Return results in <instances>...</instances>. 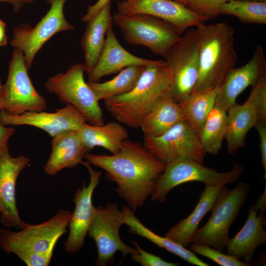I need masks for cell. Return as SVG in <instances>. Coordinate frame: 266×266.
<instances>
[{"label": "cell", "instance_id": "obj_1", "mask_svg": "<svg viewBox=\"0 0 266 266\" xmlns=\"http://www.w3.org/2000/svg\"><path fill=\"white\" fill-rule=\"evenodd\" d=\"M84 158L106 172L109 179L117 184L115 191L134 212L151 195L166 166L144 145L128 139L116 154L87 153Z\"/></svg>", "mask_w": 266, "mask_h": 266}, {"label": "cell", "instance_id": "obj_2", "mask_svg": "<svg viewBox=\"0 0 266 266\" xmlns=\"http://www.w3.org/2000/svg\"><path fill=\"white\" fill-rule=\"evenodd\" d=\"M71 215L70 211L60 209L47 221L25 223L17 232L0 229V248L14 254L28 266H47L57 242L67 231Z\"/></svg>", "mask_w": 266, "mask_h": 266}, {"label": "cell", "instance_id": "obj_3", "mask_svg": "<svg viewBox=\"0 0 266 266\" xmlns=\"http://www.w3.org/2000/svg\"><path fill=\"white\" fill-rule=\"evenodd\" d=\"M199 37V72L192 94L219 88L235 67L234 32L225 22L196 27Z\"/></svg>", "mask_w": 266, "mask_h": 266}, {"label": "cell", "instance_id": "obj_4", "mask_svg": "<svg viewBox=\"0 0 266 266\" xmlns=\"http://www.w3.org/2000/svg\"><path fill=\"white\" fill-rule=\"evenodd\" d=\"M172 72L165 60L147 66L134 88L129 93L104 100L107 110L119 123L134 128L154 104L171 91Z\"/></svg>", "mask_w": 266, "mask_h": 266}, {"label": "cell", "instance_id": "obj_5", "mask_svg": "<svg viewBox=\"0 0 266 266\" xmlns=\"http://www.w3.org/2000/svg\"><path fill=\"white\" fill-rule=\"evenodd\" d=\"M249 184L240 182L233 189L221 187L206 223L196 231L192 243L202 244L222 252L230 239V227L248 195Z\"/></svg>", "mask_w": 266, "mask_h": 266}, {"label": "cell", "instance_id": "obj_6", "mask_svg": "<svg viewBox=\"0 0 266 266\" xmlns=\"http://www.w3.org/2000/svg\"><path fill=\"white\" fill-rule=\"evenodd\" d=\"M112 17L127 43L147 47L163 57L182 35L172 24L153 16L116 13Z\"/></svg>", "mask_w": 266, "mask_h": 266}, {"label": "cell", "instance_id": "obj_7", "mask_svg": "<svg viewBox=\"0 0 266 266\" xmlns=\"http://www.w3.org/2000/svg\"><path fill=\"white\" fill-rule=\"evenodd\" d=\"M244 168L235 163L231 170L219 172L215 169L190 160H179L166 164V168L151 195V200L164 203L168 193L175 187L183 183L199 181L205 185L222 186L237 180Z\"/></svg>", "mask_w": 266, "mask_h": 266}, {"label": "cell", "instance_id": "obj_8", "mask_svg": "<svg viewBox=\"0 0 266 266\" xmlns=\"http://www.w3.org/2000/svg\"><path fill=\"white\" fill-rule=\"evenodd\" d=\"M83 63L73 65L66 72L50 77L45 87L61 102L74 106L91 125H103L104 118L99 101L85 81Z\"/></svg>", "mask_w": 266, "mask_h": 266}, {"label": "cell", "instance_id": "obj_9", "mask_svg": "<svg viewBox=\"0 0 266 266\" xmlns=\"http://www.w3.org/2000/svg\"><path fill=\"white\" fill-rule=\"evenodd\" d=\"M50 7L46 14L33 27L23 23L12 32L10 44L21 50L29 69L35 57L43 45L55 34L74 29L66 19L64 7L66 0H46Z\"/></svg>", "mask_w": 266, "mask_h": 266}, {"label": "cell", "instance_id": "obj_10", "mask_svg": "<svg viewBox=\"0 0 266 266\" xmlns=\"http://www.w3.org/2000/svg\"><path fill=\"white\" fill-rule=\"evenodd\" d=\"M124 224L123 213L117 203L109 202L104 207L94 206L87 234L96 244V266H106L112 263L118 251L124 257L137 252L136 248L127 245L120 238L119 231Z\"/></svg>", "mask_w": 266, "mask_h": 266}, {"label": "cell", "instance_id": "obj_11", "mask_svg": "<svg viewBox=\"0 0 266 266\" xmlns=\"http://www.w3.org/2000/svg\"><path fill=\"white\" fill-rule=\"evenodd\" d=\"M172 72L171 92L179 102L189 97L199 72V37L196 28L188 29L164 57Z\"/></svg>", "mask_w": 266, "mask_h": 266}, {"label": "cell", "instance_id": "obj_12", "mask_svg": "<svg viewBox=\"0 0 266 266\" xmlns=\"http://www.w3.org/2000/svg\"><path fill=\"white\" fill-rule=\"evenodd\" d=\"M28 69L23 53L14 49L4 84L3 105L0 110L10 115H20L46 109V100L32 84Z\"/></svg>", "mask_w": 266, "mask_h": 266}, {"label": "cell", "instance_id": "obj_13", "mask_svg": "<svg viewBox=\"0 0 266 266\" xmlns=\"http://www.w3.org/2000/svg\"><path fill=\"white\" fill-rule=\"evenodd\" d=\"M225 136L228 153L234 154L245 144L246 135L260 121L266 120V73L252 87L242 104L237 103L227 111Z\"/></svg>", "mask_w": 266, "mask_h": 266}, {"label": "cell", "instance_id": "obj_14", "mask_svg": "<svg viewBox=\"0 0 266 266\" xmlns=\"http://www.w3.org/2000/svg\"><path fill=\"white\" fill-rule=\"evenodd\" d=\"M144 146L166 164L185 159L203 164L206 154L199 135L186 120L158 136L144 137Z\"/></svg>", "mask_w": 266, "mask_h": 266}, {"label": "cell", "instance_id": "obj_15", "mask_svg": "<svg viewBox=\"0 0 266 266\" xmlns=\"http://www.w3.org/2000/svg\"><path fill=\"white\" fill-rule=\"evenodd\" d=\"M117 9L122 15L146 14L162 19L172 24L181 35L210 19L173 0H122Z\"/></svg>", "mask_w": 266, "mask_h": 266}, {"label": "cell", "instance_id": "obj_16", "mask_svg": "<svg viewBox=\"0 0 266 266\" xmlns=\"http://www.w3.org/2000/svg\"><path fill=\"white\" fill-rule=\"evenodd\" d=\"M0 120L5 126L28 125L39 128L52 138L68 130H78L87 121L86 117L70 104L49 113L44 111L10 115L0 110Z\"/></svg>", "mask_w": 266, "mask_h": 266}, {"label": "cell", "instance_id": "obj_17", "mask_svg": "<svg viewBox=\"0 0 266 266\" xmlns=\"http://www.w3.org/2000/svg\"><path fill=\"white\" fill-rule=\"evenodd\" d=\"M81 164L88 169L90 181L87 185L85 184L79 188L74 194L75 209L71 215L69 233L64 244L65 250L69 253H75L83 247L94 213L93 194L101 174L100 171L94 170L88 162L82 161Z\"/></svg>", "mask_w": 266, "mask_h": 266}, {"label": "cell", "instance_id": "obj_18", "mask_svg": "<svg viewBox=\"0 0 266 266\" xmlns=\"http://www.w3.org/2000/svg\"><path fill=\"white\" fill-rule=\"evenodd\" d=\"M266 73V55L258 45L251 59L244 65L233 68L219 87L214 106L226 111L236 103L237 97L248 87L254 86Z\"/></svg>", "mask_w": 266, "mask_h": 266}, {"label": "cell", "instance_id": "obj_19", "mask_svg": "<svg viewBox=\"0 0 266 266\" xmlns=\"http://www.w3.org/2000/svg\"><path fill=\"white\" fill-rule=\"evenodd\" d=\"M30 161L23 155L12 157L8 147L0 154V222L5 228L21 229L25 223L16 206L15 186L19 174Z\"/></svg>", "mask_w": 266, "mask_h": 266}, {"label": "cell", "instance_id": "obj_20", "mask_svg": "<svg viewBox=\"0 0 266 266\" xmlns=\"http://www.w3.org/2000/svg\"><path fill=\"white\" fill-rule=\"evenodd\" d=\"M156 60L135 56L126 50L119 43L113 26L107 31L105 44L96 64L88 74V81L97 82L104 76L120 72L132 66H147Z\"/></svg>", "mask_w": 266, "mask_h": 266}, {"label": "cell", "instance_id": "obj_21", "mask_svg": "<svg viewBox=\"0 0 266 266\" xmlns=\"http://www.w3.org/2000/svg\"><path fill=\"white\" fill-rule=\"evenodd\" d=\"M258 211L254 205L251 206L243 227L229 239L226 246L227 254L249 264L257 247L266 243L264 212L260 211L258 213Z\"/></svg>", "mask_w": 266, "mask_h": 266}, {"label": "cell", "instance_id": "obj_22", "mask_svg": "<svg viewBox=\"0 0 266 266\" xmlns=\"http://www.w3.org/2000/svg\"><path fill=\"white\" fill-rule=\"evenodd\" d=\"M52 151L45 164V172L55 175L65 168H71L81 164L85 155L89 153L78 130L63 132L51 141Z\"/></svg>", "mask_w": 266, "mask_h": 266}, {"label": "cell", "instance_id": "obj_23", "mask_svg": "<svg viewBox=\"0 0 266 266\" xmlns=\"http://www.w3.org/2000/svg\"><path fill=\"white\" fill-rule=\"evenodd\" d=\"M113 24L109 0L88 22L82 37L81 46L84 52L83 64L85 72L88 74L100 57L105 44L107 31Z\"/></svg>", "mask_w": 266, "mask_h": 266}, {"label": "cell", "instance_id": "obj_24", "mask_svg": "<svg viewBox=\"0 0 266 266\" xmlns=\"http://www.w3.org/2000/svg\"><path fill=\"white\" fill-rule=\"evenodd\" d=\"M183 120V112L170 91L154 104L142 120L139 128L144 137H157Z\"/></svg>", "mask_w": 266, "mask_h": 266}, {"label": "cell", "instance_id": "obj_25", "mask_svg": "<svg viewBox=\"0 0 266 266\" xmlns=\"http://www.w3.org/2000/svg\"><path fill=\"white\" fill-rule=\"evenodd\" d=\"M221 187L205 185L193 211L188 217L170 228L165 236L184 247L192 243L200 222L211 210Z\"/></svg>", "mask_w": 266, "mask_h": 266}, {"label": "cell", "instance_id": "obj_26", "mask_svg": "<svg viewBox=\"0 0 266 266\" xmlns=\"http://www.w3.org/2000/svg\"><path fill=\"white\" fill-rule=\"evenodd\" d=\"M88 152L93 148H104L112 154L117 153L123 142L128 138L126 129L117 122L101 125L85 123L78 130Z\"/></svg>", "mask_w": 266, "mask_h": 266}, {"label": "cell", "instance_id": "obj_27", "mask_svg": "<svg viewBox=\"0 0 266 266\" xmlns=\"http://www.w3.org/2000/svg\"><path fill=\"white\" fill-rule=\"evenodd\" d=\"M122 210L124 215V224L129 227V233L146 238L158 247L166 250L191 265L198 266H210L184 246L166 236H160L147 228L135 216V212L129 206H124Z\"/></svg>", "mask_w": 266, "mask_h": 266}, {"label": "cell", "instance_id": "obj_28", "mask_svg": "<svg viewBox=\"0 0 266 266\" xmlns=\"http://www.w3.org/2000/svg\"><path fill=\"white\" fill-rule=\"evenodd\" d=\"M146 66L141 65L128 66L110 80L103 82L87 81V83L99 101L105 100L131 92Z\"/></svg>", "mask_w": 266, "mask_h": 266}, {"label": "cell", "instance_id": "obj_29", "mask_svg": "<svg viewBox=\"0 0 266 266\" xmlns=\"http://www.w3.org/2000/svg\"><path fill=\"white\" fill-rule=\"evenodd\" d=\"M219 88L191 94L178 102L186 120L199 135L209 113L214 106Z\"/></svg>", "mask_w": 266, "mask_h": 266}, {"label": "cell", "instance_id": "obj_30", "mask_svg": "<svg viewBox=\"0 0 266 266\" xmlns=\"http://www.w3.org/2000/svg\"><path fill=\"white\" fill-rule=\"evenodd\" d=\"M227 129V111L214 106L199 133L200 142L206 153L212 155L219 153L225 138Z\"/></svg>", "mask_w": 266, "mask_h": 266}, {"label": "cell", "instance_id": "obj_31", "mask_svg": "<svg viewBox=\"0 0 266 266\" xmlns=\"http://www.w3.org/2000/svg\"><path fill=\"white\" fill-rule=\"evenodd\" d=\"M218 14L236 17L244 23L266 24V1L230 0L221 5Z\"/></svg>", "mask_w": 266, "mask_h": 266}, {"label": "cell", "instance_id": "obj_32", "mask_svg": "<svg viewBox=\"0 0 266 266\" xmlns=\"http://www.w3.org/2000/svg\"><path fill=\"white\" fill-rule=\"evenodd\" d=\"M191 250L197 254L208 258L221 266H249L247 263L228 254L218 251L211 247L202 244L192 243L190 247Z\"/></svg>", "mask_w": 266, "mask_h": 266}, {"label": "cell", "instance_id": "obj_33", "mask_svg": "<svg viewBox=\"0 0 266 266\" xmlns=\"http://www.w3.org/2000/svg\"><path fill=\"white\" fill-rule=\"evenodd\" d=\"M137 249V252L131 254L134 261L143 266H177L179 263L167 262L158 256L143 250L139 244L133 240L131 241Z\"/></svg>", "mask_w": 266, "mask_h": 266}, {"label": "cell", "instance_id": "obj_34", "mask_svg": "<svg viewBox=\"0 0 266 266\" xmlns=\"http://www.w3.org/2000/svg\"><path fill=\"white\" fill-rule=\"evenodd\" d=\"M230 0H187L186 6L193 11L209 18L217 16V10L223 3Z\"/></svg>", "mask_w": 266, "mask_h": 266}, {"label": "cell", "instance_id": "obj_35", "mask_svg": "<svg viewBox=\"0 0 266 266\" xmlns=\"http://www.w3.org/2000/svg\"><path fill=\"white\" fill-rule=\"evenodd\" d=\"M260 138L261 163L265 170L264 178H266V120L258 122L255 126Z\"/></svg>", "mask_w": 266, "mask_h": 266}, {"label": "cell", "instance_id": "obj_36", "mask_svg": "<svg viewBox=\"0 0 266 266\" xmlns=\"http://www.w3.org/2000/svg\"><path fill=\"white\" fill-rule=\"evenodd\" d=\"M15 128L4 125L0 120V154L7 147L10 137L15 132Z\"/></svg>", "mask_w": 266, "mask_h": 266}, {"label": "cell", "instance_id": "obj_37", "mask_svg": "<svg viewBox=\"0 0 266 266\" xmlns=\"http://www.w3.org/2000/svg\"><path fill=\"white\" fill-rule=\"evenodd\" d=\"M109 0H98L94 4L89 5L86 14L81 18V22L83 23H88L90 21L95 17L104 5Z\"/></svg>", "mask_w": 266, "mask_h": 266}, {"label": "cell", "instance_id": "obj_38", "mask_svg": "<svg viewBox=\"0 0 266 266\" xmlns=\"http://www.w3.org/2000/svg\"><path fill=\"white\" fill-rule=\"evenodd\" d=\"M34 2V0H0V2L10 4L15 12H18L25 5Z\"/></svg>", "mask_w": 266, "mask_h": 266}, {"label": "cell", "instance_id": "obj_39", "mask_svg": "<svg viewBox=\"0 0 266 266\" xmlns=\"http://www.w3.org/2000/svg\"><path fill=\"white\" fill-rule=\"evenodd\" d=\"M6 24L0 19V47L5 46L8 41V37L6 34Z\"/></svg>", "mask_w": 266, "mask_h": 266}, {"label": "cell", "instance_id": "obj_40", "mask_svg": "<svg viewBox=\"0 0 266 266\" xmlns=\"http://www.w3.org/2000/svg\"><path fill=\"white\" fill-rule=\"evenodd\" d=\"M258 210L265 212L266 210V189L264 193L259 198L256 203L254 205Z\"/></svg>", "mask_w": 266, "mask_h": 266}, {"label": "cell", "instance_id": "obj_41", "mask_svg": "<svg viewBox=\"0 0 266 266\" xmlns=\"http://www.w3.org/2000/svg\"><path fill=\"white\" fill-rule=\"evenodd\" d=\"M4 84L2 83L0 78V110L2 108L3 105Z\"/></svg>", "mask_w": 266, "mask_h": 266}, {"label": "cell", "instance_id": "obj_42", "mask_svg": "<svg viewBox=\"0 0 266 266\" xmlns=\"http://www.w3.org/2000/svg\"><path fill=\"white\" fill-rule=\"evenodd\" d=\"M173 0L179 2L180 3H182L184 4L186 6L187 2V0Z\"/></svg>", "mask_w": 266, "mask_h": 266}, {"label": "cell", "instance_id": "obj_43", "mask_svg": "<svg viewBox=\"0 0 266 266\" xmlns=\"http://www.w3.org/2000/svg\"><path fill=\"white\" fill-rule=\"evenodd\" d=\"M243 0L255 1H266V0Z\"/></svg>", "mask_w": 266, "mask_h": 266}]
</instances>
